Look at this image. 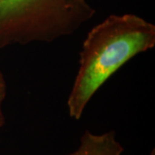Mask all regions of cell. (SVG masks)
<instances>
[{"instance_id":"1","label":"cell","mask_w":155,"mask_h":155,"mask_svg":"<svg viewBox=\"0 0 155 155\" xmlns=\"http://www.w3.org/2000/svg\"><path fill=\"white\" fill-rule=\"evenodd\" d=\"M155 45V26L134 14L110 15L91 28L79 54V68L67 99L69 116L79 120L93 95L140 53Z\"/></svg>"},{"instance_id":"2","label":"cell","mask_w":155,"mask_h":155,"mask_svg":"<svg viewBox=\"0 0 155 155\" xmlns=\"http://www.w3.org/2000/svg\"><path fill=\"white\" fill-rule=\"evenodd\" d=\"M94 13L87 0H0V48L70 35Z\"/></svg>"},{"instance_id":"3","label":"cell","mask_w":155,"mask_h":155,"mask_svg":"<svg viewBox=\"0 0 155 155\" xmlns=\"http://www.w3.org/2000/svg\"><path fill=\"white\" fill-rule=\"evenodd\" d=\"M123 150L114 131L100 134L85 131L78 149L67 155H122Z\"/></svg>"},{"instance_id":"4","label":"cell","mask_w":155,"mask_h":155,"mask_svg":"<svg viewBox=\"0 0 155 155\" xmlns=\"http://www.w3.org/2000/svg\"><path fill=\"white\" fill-rule=\"evenodd\" d=\"M6 95V83L5 78L0 72V108Z\"/></svg>"},{"instance_id":"5","label":"cell","mask_w":155,"mask_h":155,"mask_svg":"<svg viewBox=\"0 0 155 155\" xmlns=\"http://www.w3.org/2000/svg\"><path fill=\"white\" fill-rule=\"evenodd\" d=\"M4 122H5V117H4V115H3L2 110H1V108H0V127L3 126Z\"/></svg>"}]
</instances>
